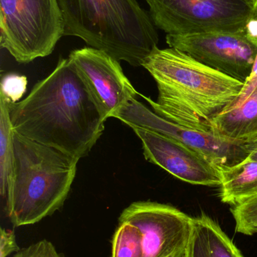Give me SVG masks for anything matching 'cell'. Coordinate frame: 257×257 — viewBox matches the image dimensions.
<instances>
[{
	"label": "cell",
	"mask_w": 257,
	"mask_h": 257,
	"mask_svg": "<svg viewBox=\"0 0 257 257\" xmlns=\"http://www.w3.org/2000/svg\"><path fill=\"white\" fill-rule=\"evenodd\" d=\"M64 36H76L131 66H143L158 48L150 15L137 0H57Z\"/></svg>",
	"instance_id": "obj_3"
},
{
	"label": "cell",
	"mask_w": 257,
	"mask_h": 257,
	"mask_svg": "<svg viewBox=\"0 0 257 257\" xmlns=\"http://www.w3.org/2000/svg\"><path fill=\"white\" fill-rule=\"evenodd\" d=\"M106 118L113 117L138 94L124 74L119 61L105 51L92 47L69 55Z\"/></svg>",
	"instance_id": "obj_10"
},
{
	"label": "cell",
	"mask_w": 257,
	"mask_h": 257,
	"mask_svg": "<svg viewBox=\"0 0 257 257\" xmlns=\"http://www.w3.org/2000/svg\"><path fill=\"white\" fill-rule=\"evenodd\" d=\"M247 159L250 160H253V161H257V148L250 154Z\"/></svg>",
	"instance_id": "obj_23"
},
{
	"label": "cell",
	"mask_w": 257,
	"mask_h": 257,
	"mask_svg": "<svg viewBox=\"0 0 257 257\" xmlns=\"http://www.w3.org/2000/svg\"><path fill=\"white\" fill-rule=\"evenodd\" d=\"M193 219L172 205L140 201L122 211L119 223H130L140 231L144 257H168L188 247Z\"/></svg>",
	"instance_id": "obj_9"
},
{
	"label": "cell",
	"mask_w": 257,
	"mask_h": 257,
	"mask_svg": "<svg viewBox=\"0 0 257 257\" xmlns=\"http://www.w3.org/2000/svg\"><path fill=\"white\" fill-rule=\"evenodd\" d=\"M257 87V57L256 60H255L254 66H253V71L250 74V77L247 78V81L244 83V89H243L242 93L240 96L239 99L237 101L236 103L235 104L232 108L234 107L238 106L241 105L250 94L254 90V89ZM230 108V109H231Z\"/></svg>",
	"instance_id": "obj_21"
},
{
	"label": "cell",
	"mask_w": 257,
	"mask_h": 257,
	"mask_svg": "<svg viewBox=\"0 0 257 257\" xmlns=\"http://www.w3.org/2000/svg\"><path fill=\"white\" fill-rule=\"evenodd\" d=\"M188 257H244L220 225L202 214L193 217Z\"/></svg>",
	"instance_id": "obj_12"
},
{
	"label": "cell",
	"mask_w": 257,
	"mask_h": 257,
	"mask_svg": "<svg viewBox=\"0 0 257 257\" xmlns=\"http://www.w3.org/2000/svg\"><path fill=\"white\" fill-rule=\"evenodd\" d=\"M247 1H248L249 3H251V4H253V6H254L257 9V0H247Z\"/></svg>",
	"instance_id": "obj_24"
},
{
	"label": "cell",
	"mask_w": 257,
	"mask_h": 257,
	"mask_svg": "<svg viewBox=\"0 0 257 257\" xmlns=\"http://www.w3.org/2000/svg\"><path fill=\"white\" fill-rule=\"evenodd\" d=\"M14 257H66L58 253L52 243L41 240L25 248L21 249Z\"/></svg>",
	"instance_id": "obj_19"
},
{
	"label": "cell",
	"mask_w": 257,
	"mask_h": 257,
	"mask_svg": "<svg viewBox=\"0 0 257 257\" xmlns=\"http://www.w3.org/2000/svg\"><path fill=\"white\" fill-rule=\"evenodd\" d=\"M141 140L147 161L194 185L220 187L221 169L181 142L146 128L132 126Z\"/></svg>",
	"instance_id": "obj_11"
},
{
	"label": "cell",
	"mask_w": 257,
	"mask_h": 257,
	"mask_svg": "<svg viewBox=\"0 0 257 257\" xmlns=\"http://www.w3.org/2000/svg\"><path fill=\"white\" fill-rule=\"evenodd\" d=\"M168 257H188V247L185 250H181V251L177 252L174 253L172 256Z\"/></svg>",
	"instance_id": "obj_22"
},
{
	"label": "cell",
	"mask_w": 257,
	"mask_h": 257,
	"mask_svg": "<svg viewBox=\"0 0 257 257\" xmlns=\"http://www.w3.org/2000/svg\"><path fill=\"white\" fill-rule=\"evenodd\" d=\"M64 28L57 0H0V45L18 63L50 55Z\"/></svg>",
	"instance_id": "obj_5"
},
{
	"label": "cell",
	"mask_w": 257,
	"mask_h": 257,
	"mask_svg": "<svg viewBox=\"0 0 257 257\" xmlns=\"http://www.w3.org/2000/svg\"><path fill=\"white\" fill-rule=\"evenodd\" d=\"M15 175L14 130L9 102L0 96V193L6 200L12 190Z\"/></svg>",
	"instance_id": "obj_15"
},
{
	"label": "cell",
	"mask_w": 257,
	"mask_h": 257,
	"mask_svg": "<svg viewBox=\"0 0 257 257\" xmlns=\"http://www.w3.org/2000/svg\"><path fill=\"white\" fill-rule=\"evenodd\" d=\"M155 27L167 35L247 30L257 9L247 0H146Z\"/></svg>",
	"instance_id": "obj_6"
},
{
	"label": "cell",
	"mask_w": 257,
	"mask_h": 257,
	"mask_svg": "<svg viewBox=\"0 0 257 257\" xmlns=\"http://www.w3.org/2000/svg\"><path fill=\"white\" fill-rule=\"evenodd\" d=\"M112 257H144L143 237L136 226L119 223L112 241Z\"/></svg>",
	"instance_id": "obj_16"
},
{
	"label": "cell",
	"mask_w": 257,
	"mask_h": 257,
	"mask_svg": "<svg viewBox=\"0 0 257 257\" xmlns=\"http://www.w3.org/2000/svg\"><path fill=\"white\" fill-rule=\"evenodd\" d=\"M220 199L235 205L257 196V161L246 159L233 167L222 169Z\"/></svg>",
	"instance_id": "obj_14"
},
{
	"label": "cell",
	"mask_w": 257,
	"mask_h": 257,
	"mask_svg": "<svg viewBox=\"0 0 257 257\" xmlns=\"http://www.w3.org/2000/svg\"><path fill=\"white\" fill-rule=\"evenodd\" d=\"M231 211L235 222V232L250 236L257 234V196L235 205Z\"/></svg>",
	"instance_id": "obj_17"
},
{
	"label": "cell",
	"mask_w": 257,
	"mask_h": 257,
	"mask_svg": "<svg viewBox=\"0 0 257 257\" xmlns=\"http://www.w3.org/2000/svg\"><path fill=\"white\" fill-rule=\"evenodd\" d=\"M9 107L15 133L78 160L89 154L107 120L69 57Z\"/></svg>",
	"instance_id": "obj_1"
},
{
	"label": "cell",
	"mask_w": 257,
	"mask_h": 257,
	"mask_svg": "<svg viewBox=\"0 0 257 257\" xmlns=\"http://www.w3.org/2000/svg\"><path fill=\"white\" fill-rule=\"evenodd\" d=\"M21 249L16 242L13 231L1 228L0 232V257H7L14 252H18Z\"/></svg>",
	"instance_id": "obj_20"
},
{
	"label": "cell",
	"mask_w": 257,
	"mask_h": 257,
	"mask_svg": "<svg viewBox=\"0 0 257 257\" xmlns=\"http://www.w3.org/2000/svg\"><path fill=\"white\" fill-rule=\"evenodd\" d=\"M130 127L137 126L175 139L203 156L219 169L233 167L257 148V137L236 140L213 132L192 130L172 123L133 99L115 115Z\"/></svg>",
	"instance_id": "obj_7"
},
{
	"label": "cell",
	"mask_w": 257,
	"mask_h": 257,
	"mask_svg": "<svg viewBox=\"0 0 257 257\" xmlns=\"http://www.w3.org/2000/svg\"><path fill=\"white\" fill-rule=\"evenodd\" d=\"M14 145L15 175L6 210L14 226H27L63 207L79 160L15 132Z\"/></svg>",
	"instance_id": "obj_4"
},
{
	"label": "cell",
	"mask_w": 257,
	"mask_h": 257,
	"mask_svg": "<svg viewBox=\"0 0 257 257\" xmlns=\"http://www.w3.org/2000/svg\"><path fill=\"white\" fill-rule=\"evenodd\" d=\"M143 67L157 84V101L141 95L163 118L192 130L212 132L213 121L235 105L244 83L174 48H157Z\"/></svg>",
	"instance_id": "obj_2"
},
{
	"label": "cell",
	"mask_w": 257,
	"mask_h": 257,
	"mask_svg": "<svg viewBox=\"0 0 257 257\" xmlns=\"http://www.w3.org/2000/svg\"><path fill=\"white\" fill-rule=\"evenodd\" d=\"M212 132L236 140L257 137V87L241 105L218 116L213 121Z\"/></svg>",
	"instance_id": "obj_13"
},
{
	"label": "cell",
	"mask_w": 257,
	"mask_h": 257,
	"mask_svg": "<svg viewBox=\"0 0 257 257\" xmlns=\"http://www.w3.org/2000/svg\"><path fill=\"white\" fill-rule=\"evenodd\" d=\"M27 80L24 75L9 74L2 80L0 96L9 103H15L22 97L27 89Z\"/></svg>",
	"instance_id": "obj_18"
},
{
	"label": "cell",
	"mask_w": 257,
	"mask_h": 257,
	"mask_svg": "<svg viewBox=\"0 0 257 257\" xmlns=\"http://www.w3.org/2000/svg\"><path fill=\"white\" fill-rule=\"evenodd\" d=\"M166 42L199 63L245 83L257 57V20L244 31L166 35Z\"/></svg>",
	"instance_id": "obj_8"
}]
</instances>
